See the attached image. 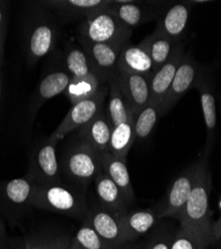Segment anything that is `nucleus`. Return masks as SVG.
I'll return each instance as SVG.
<instances>
[{"label":"nucleus","mask_w":221,"mask_h":249,"mask_svg":"<svg viewBox=\"0 0 221 249\" xmlns=\"http://www.w3.org/2000/svg\"><path fill=\"white\" fill-rule=\"evenodd\" d=\"M211 185V172L208 168L207 159L202 157L197 161L195 179L184 214L179 220V226L203 232L214 238L211 219L213 213L209 207Z\"/></svg>","instance_id":"1"},{"label":"nucleus","mask_w":221,"mask_h":249,"mask_svg":"<svg viewBox=\"0 0 221 249\" xmlns=\"http://www.w3.org/2000/svg\"><path fill=\"white\" fill-rule=\"evenodd\" d=\"M31 205L40 210L84 219L89 207L84 190L61 183L35 184Z\"/></svg>","instance_id":"2"},{"label":"nucleus","mask_w":221,"mask_h":249,"mask_svg":"<svg viewBox=\"0 0 221 249\" xmlns=\"http://www.w3.org/2000/svg\"><path fill=\"white\" fill-rule=\"evenodd\" d=\"M103 155L90 143L80 141L66 150L60 168L68 180L84 190L100 174L103 173Z\"/></svg>","instance_id":"3"},{"label":"nucleus","mask_w":221,"mask_h":249,"mask_svg":"<svg viewBox=\"0 0 221 249\" xmlns=\"http://www.w3.org/2000/svg\"><path fill=\"white\" fill-rule=\"evenodd\" d=\"M133 29L107 10L98 12L80 23L78 40L92 43L128 46Z\"/></svg>","instance_id":"4"},{"label":"nucleus","mask_w":221,"mask_h":249,"mask_svg":"<svg viewBox=\"0 0 221 249\" xmlns=\"http://www.w3.org/2000/svg\"><path fill=\"white\" fill-rule=\"evenodd\" d=\"M196 170L197 162L180 173L169 186L164 198L155 207L160 219L170 217L179 221L182 218L192 190Z\"/></svg>","instance_id":"5"},{"label":"nucleus","mask_w":221,"mask_h":249,"mask_svg":"<svg viewBox=\"0 0 221 249\" xmlns=\"http://www.w3.org/2000/svg\"><path fill=\"white\" fill-rule=\"evenodd\" d=\"M109 93V84L94 96L80 101L72 106L64 120L52 133L49 139L58 142L71 132L78 130L91 121L105 106V101Z\"/></svg>","instance_id":"6"},{"label":"nucleus","mask_w":221,"mask_h":249,"mask_svg":"<svg viewBox=\"0 0 221 249\" xmlns=\"http://www.w3.org/2000/svg\"><path fill=\"white\" fill-rule=\"evenodd\" d=\"M204 69V66L198 63L190 50L185 53L164 101L160 104L163 116L166 115L170 109H172V107H174L175 104L182 99V97L187 91H189L191 88H194Z\"/></svg>","instance_id":"7"},{"label":"nucleus","mask_w":221,"mask_h":249,"mask_svg":"<svg viewBox=\"0 0 221 249\" xmlns=\"http://www.w3.org/2000/svg\"><path fill=\"white\" fill-rule=\"evenodd\" d=\"M56 146L57 142L48 139L32 155L27 178L35 184L46 185L62 182Z\"/></svg>","instance_id":"8"},{"label":"nucleus","mask_w":221,"mask_h":249,"mask_svg":"<svg viewBox=\"0 0 221 249\" xmlns=\"http://www.w3.org/2000/svg\"><path fill=\"white\" fill-rule=\"evenodd\" d=\"M198 90L206 128V142L203 157L208 159L216 138L217 115L215 104V79L213 72L204 67L194 86Z\"/></svg>","instance_id":"9"},{"label":"nucleus","mask_w":221,"mask_h":249,"mask_svg":"<svg viewBox=\"0 0 221 249\" xmlns=\"http://www.w3.org/2000/svg\"><path fill=\"white\" fill-rule=\"evenodd\" d=\"M170 2L112 1L107 11L131 29L158 19Z\"/></svg>","instance_id":"10"},{"label":"nucleus","mask_w":221,"mask_h":249,"mask_svg":"<svg viewBox=\"0 0 221 249\" xmlns=\"http://www.w3.org/2000/svg\"><path fill=\"white\" fill-rule=\"evenodd\" d=\"M87 221L110 249H131L122 231L118 216L105 211L100 204H93L87 213Z\"/></svg>","instance_id":"11"},{"label":"nucleus","mask_w":221,"mask_h":249,"mask_svg":"<svg viewBox=\"0 0 221 249\" xmlns=\"http://www.w3.org/2000/svg\"><path fill=\"white\" fill-rule=\"evenodd\" d=\"M119 87L133 114H137L152 102L151 78L118 68Z\"/></svg>","instance_id":"12"},{"label":"nucleus","mask_w":221,"mask_h":249,"mask_svg":"<svg viewBox=\"0 0 221 249\" xmlns=\"http://www.w3.org/2000/svg\"><path fill=\"white\" fill-rule=\"evenodd\" d=\"M193 2L169 4L157 19L155 29L169 36L175 43L182 42L191 14Z\"/></svg>","instance_id":"13"},{"label":"nucleus","mask_w":221,"mask_h":249,"mask_svg":"<svg viewBox=\"0 0 221 249\" xmlns=\"http://www.w3.org/2000/svg\"><path fill=\"white\" fill-rule=\"evenodd\" d=\"M118 218L126 240L131 244L135 243L138 238L148 235L162 220L157 215L155 207L127 211L119 215Z\"/></svg>","instance_id":"14"},{"label":"nucleus","mask_w":221,"mask_h":249,"mask_svg":"<svg viewBox=\"0 0 221 249\" xmlns=\"http://www.w3.org/2000/svg\"><path fill=\"white\" fill-rule=\"evenodd\" d=\"M57 37L58 26L53 20L50 18L40 19L33 27L28 41L27 57L31 65L52 51Z\"/></svg>","instance_id":"15"},{"label":"nucleus","mask_w":221,"mask_h":249,"mask_svg":"<svg viewBox=\"0 0 221 249\" xmlns=\"http://www.w3.org/2000/svg\"><path fill=\"white\" fill-rule=\"evenodd\" d=\"M185 43L184 41L175 44L174 49L169 58V60L163 65V67L157 70L151 78V93L152 102L162 104L164 101L171 83L174 79L177 68L185 55Z\"/></svg>","instance_id":"16"},{"label":"nucleus","mask_w":221,"mask_h":249,"mask_svg":"<svg viewBox=\"0 0 221 249\" xmlns=\"http://www.w3.org/2000/svg\"><path fill=\"white\" fill-rule=\"evenodd\" d=\"M114 126L107 114L106 106L79 130V138L90 143L98 152H109V143Z\"/></svg>","instance_id":"17"},{"label":"nucleus","mask_w":221,"mask_h":249,"mask_svg":"<svg viewBox=\"0 0 221 249\" xmlns=\"http://www.w3.org/2000/svg\"><path fill=\"white\" fill-rule=\"evenodd\" d=\"M79 42L87 51L95 68L102 77L109 80L111 75L117 72L120 55L126 46L92 43L87 41H79Z\"/></svg>","instance_id":"18"},{"label":"nucleus","mask_w":221,"mask_h":249,"mask_svg":"<svg viewBox=\"0 0 221 249\" xmlns=\"http://www.w3.org/2000/svg\"><path fill=\"white\" fill-rule=\"evenodd\" d=\"M44 5L53 8L66 21L80 18H88L98 12L107 10L112 1L109 0H64L46 1Z\"/></svg>","instance_id":"19"},{"label":"nucleus","mask_w":221,"mask_h":249,"mask_svg":"<svg viewBox=\"0 0 221 249\" xmlns=\"http://www.w3.org/2000/svg\"><path fill=\"white\" fill-rule=\"evenodd\" d=\"M95 186L99 204L105 211L116 216L129 211L130 205L122 192L104 172L95 178Z\"/></svg>","instance_id":"20"},{"label":"nucleus","mask_w":221,"mask_h":249,"mask_svg":"<svg viewBox=\"0 0 221 249\" xmlns=\"http://www.w3.org/2000/svg\"><path fill=\"white\" fill-rule=\"evenodd\" d=\"M103 171L122 192L129 205L135 200V192L131 183L127 160L117 158L110 153L103 155Z\"/></svg>","instance_id":"21"},{"label":"nucleus","mask_w":221,"mask_h":249,"mask_svg":"<svg viewBox=\"0 0 221 249\" xmlns=\"http://www.w3.org/2000/svg\"><path fill=\"white\" fill-rule=\"evenodd\" d=\"M119 69L144 75L152 78L153 75V67L152 59L147 49L142 45H128L120 55L119 61Z\"/></svg>","instance_id":"22"},{"label":"nucleus","mask_w":221,"mask_h":249,"mask_svg":"<svg viewBox=\"0 0 221 249\" xmlns=\"http://www.w3.org/2000/svg\"><path fill=\"white\" fill-rule=\"evenodd\" d=\"M71 80L72 76L67 70L55 71L45 76L40 82L37 94L34 98L33 105L31 107L33 109L32 113L35 114L38 108H40L45 101L61 93H65Z\"/></svg>","instance_id":"23"},{"label":"nucleus","mask_w":221,"mask_h":249,"mask_svg":"<svg viewBox=\"0 0 221 249\" xmlns=\"http://www.w3.org/2000/svg\"><path fill=\"white\" fill-rule=\"evenodd\" d=\"M140 44L147 49L152 59L154 74L169 60L176 43L163 32L154 29V31L148 35Z\"/></svg>","instance_id":"24"},{"label":"nucleus","mask_w":221,"mask_h":249,"mask_svg":"<svg viewBox=\"0 0 221 249\" xmlns=\"http://www.w3.org/2000/svg\"><path fill=\"white\" fill-rule=\"evenodd\" d=\"M106 111L114 127L126 122L133 114L123 95L122 89L119 87L118 70L109 78V93Z\"/></svg>","instance_id":"25"},{"label":"nucleus","mask_w":221,"mask_h":249,"mask_svg":"<svg viewBox=\"0 0 221 249\" xmlns=\"http://www.w3.org/2000/svg\"><path fill=\"white\" fill-rule=\"evenodd\" d=\"M135 141V115L132 114L126 122L114 127L108 153L117 158L127 160L129 151L133 147Z\"/></svg>","instance_id":"26"},{"label":"nucleus","mask_w":221,"mask_h":249,"mask_svg":"<svg viewBox=\"0 0 221 249\" xmlns=\"http://www.w3.org/2000/svg\"><path fill=\"white\" fill-rule=\"evenodd\" d=\"M108 84L109 80L100 75H92L80 79L72 78L65 94L73 106L80 101L94 96Z\"/></svg>","instance_id":"27"},{"label":"nucleus","mask_w":221,"mask_h":249,"mask_svg":"<svg viewBox=\"0 0 221 249\" xmlns=\"http://www.w3.org/2000/svg\"><path fill=\"white\" fill-rule=\"evenodd\" d=\"M65 61L66 70L71 74L72 78L80 79L92 75L101 76L95 68L89 54L82 46L69 48L66 53Z\"/></svg>","instance_id":"28"},{"label":"nucleus","mask_w":221,"mask_h":249,"mask_svg":"<svg viewBox=\"0 0 221 249\" xmlns=\"http://www.w3.org/2000/svg\"><path fill=\"white\" fill-rule=\"evenodd\" d=\"M160 117H163L162 108L157 103L151 102L147 107L135 115L136 141H146L153 133Z\"/></svg>","instance_id":"29"},{"label":"nucleus","mask_w":221,"mask_h":249,"mask_svg":"<svg viewBox=\"0 0 221 249\" xmlns=\"http://www.w3.org/2000/svg\"><path fill=\"white\" fill-rule=\"evenodd\" d=\"M213 243L216 242L212 236L179 226L175 231L171 249H207Z\"/></svg>","instance_id":"30"},{"label":"nucleus","mask_w":221,"mask_h":249,"mask_svg":"<svg viewBox=\"0 0 221 249\" xmlns=\"http://www.w3.org/2000/svg\"><path fill=\"white\" fill-rule=\"evenodd\" d=\"M35 183L26 178H14L5 185V196L9 202L16 206L31 204Z\"/></svg>","instance_id":"31"},{"label":"nucleus","mask_w":221,"mask_h":249,"mask_svg":"<svg viewBox=\"0 0 221 249\" xmlns=\"http://www.w3.org/2000/svg\"><path fill=\"white\" fill-rule=\"evenodd\" d=\"M70 247L72 249H110L94 228L85 220L72 238Z\"/></svg>","instance_id":"32"},{"label":"nucleus","mask_w":221,"mask_h":249,"mask_svg":"<svg viewBox=\"0 0 221 249\" xmlns=\"http://www.w3.org/2000/svg\"><path fill=\"white\" fill-rule=\"evenodd\" d=\"M174 233L175 231H172L169 226L158 222L148 234L142 249H171Z\"/></svg>","instance_id":"33"},{"label":"nucleus","mask_w":221,"mask_h":249,"mask_svg":"<svg viewBox=\"0 0 221 249\" xmlns=\"http://www.w3.org/2000/svg\"><path fill=\"white\" fill-rule=\"evenodd\" d=\"M71 242L68 235L47 234L27 241L25 249H69Z\"/></svg>","instance_id":"34"},{"label":"nucleus","mask_w":221,"mask_h":249,"mask_svg":"<svg viewBox=\"0 0 221 249\" xmlns=\"http://www.w3.org/2000/svg\"><path fill=\"white\" fill-rule=\"evenodd\" d=\"M218 207H219V212H220V216L217 221H214L212 224L213 228V235L215 238V241L218 242L221 239V197L218 202Z\"/></svg>","instance_id":"35"},{"label":"nucleus","mask_w":221,"mask_h":249,"mask_svg":"<svg viewBox=\"0 0 221 249\" xmlns=\"http://www.w3.org/2000/svg\"><path fill=\"white\" fill-rule=\"evenodd\" d=\"M4 241H5L4 228H3V225L0 223V249H1L2 246L4 245Z\"/></svg>","instance_id":"36"},{"label":"nucleus","mask_w":221,"mask_h":249,"mask_svg":"<svg viewBox=\"0 0 221 249\" xmlns=\"http://www.w3.org/2000/svg\"><path fill=\"white\" fill-rule=\"evenodd\" d=\"M1 20H2V14H1V10H0V23H1Z\"/></svg>","instance_id":"37"},{"label":"nucleus","mask_w":221,"mask_h":249,"mask_svg":"<svg viewBox=\"0 0 221 249\" xmlns=\"http://www.w3.org/2000/svg\"><path fill=\"white\" fill-rule=\"evenodd\" d=\"M1 46H2V41L0 39V50H1Z\"/></svg>","instance_id":"38"},{"label":"nucleus","mask_w":221,"mask_h":249,"mask_svg":"<svg viewBox=\"0 0 221 249\" xmlns=\"http://www.w3.org/2000/svg\"><path fill=\"white\" fill-rule=\"evenodd\" d=\"M0 93H1V83H0Z\"/></svg>","instance_id":"39"},{"label":"nucleus","mask_w":221,"mask_h":249,"mask_svg":"<svg viewBox=\"0 0 221 249\" xmlns=\"http://www.w3.org/2000/svg\"><path fill=\"white\" fill-rule=\"evenodd\" d=\"M70 246H71V245H70ZM69 249H72V248H71V247H70V248H69Z\"/></svg>","instance_id":"40"}]
</instances>
